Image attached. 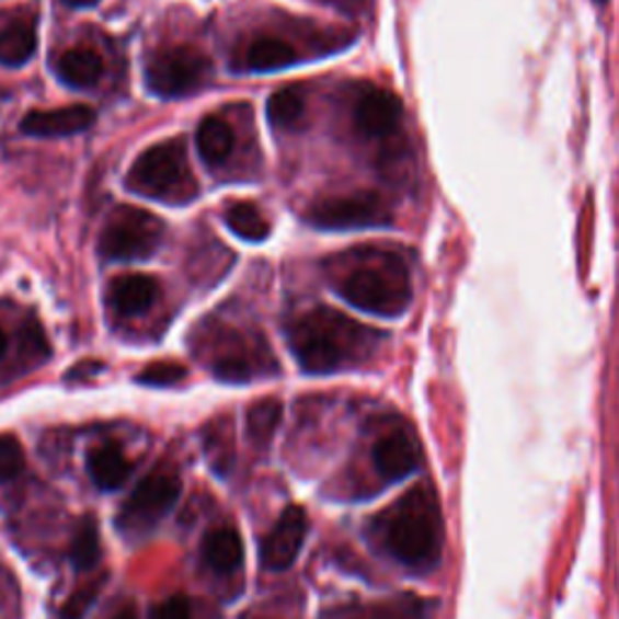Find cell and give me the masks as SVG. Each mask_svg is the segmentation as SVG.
I'll use <instances>...</instances> for the list:
<instances>
[{
    "label": "cell",
    "mask_w": 619,
    "mask_h": 619,
    "mask_svg": "<svg viewBox=\"0 0 619 619\" xmlns=\"http://www.w3.org/2000/svg\"><path fill=\"white\" fill-rule=\"evenodd\" d=\"M376 344L368 326L332 308H314L288 326V346L300 368L324 376L356 364Z\"/></svg>",
    "instance_id": "6da1fadb"
},
{
    "label": "cell",
    "mask_w": 619,
    "mask_h": 619,
    "mask_svg": "<svg viewBox=\"0 0 619 619\" xmlns=\"http://www.w3.org/2000/svg\"><path fill=\"white\" fill-rule=\"evenodd\" d=\"M443 513L431 486H416L385 513L382 542L402 566L426 574L443 557Z\"/></svg>",
    "instance_id": "7a4b0ae2"
},
{
    "label": "cell",
    "mask_w": 619,
    "mask_h": 619,
    "mask_svg": "<svg viewBox=\"0 0 619 619\" xmlns=\"http://www.w3.org/2000/svg\"><path fill=\"white\" fill-rule=\"evenodd\" d=\"M348 306L378 318H400L412 302V278L400 254L364 250L354 254L352 266L336 282Z\"/></svg>",
    "instance_id": "3957f363"
},
{
    "label": "cell",
    "mask_w": 619,
    "mask_h": 619,
    "mask_svg": "<svg viewBox=\"0 0 619 619\" xmlns=\"http://www.w3.org/2000/svg\"><path fill=\"white\" fill-rule=\"evenodd\" d=\"M126 186L138 196L168 204H186L198 194L182 138L156 144L136 158L126 174Z\"/></svg>",
    "instance_id": "277c9868"
},
{
    "label": "cell",
    "mask_w": 619,
    "mask_h": 619,
    "mask_svg": "<svg viewBox=\"0 0 619 619\" xmlns=\"http://www.w3.org/2000/svg\"><path fill=\"white\" fill-rule=\"evenodd\" d=\"M165 223L136 206H116L100 232V254L110 262L148 260L160 248Z\"/></svg>",
    "instance_id": "5b68a950"
},
{
    "label": "cell",
    "mask_w": 619,
    "mask_h": 619,
    "mask_svg": "<svg viewBox=\"0 0 619 619\" xmlns=\"http://www.w3.org/2000/svg\"><path fill=\"white\" fill-rule=\"evenodd\" d=\"M211 76V58L194 46H170L148 58L146 85L158 98H182Z\"/></svg>",
    "instance_id": "8992f818"
},
{
    "label": "cell",
    "mask_w": 619,
    "mask_h": 619,
    "mask_svg": "<svg viewBox=\"0 0 619 619\" xmlns=\"http://www.w3.org/2000/svg\"><path fill=\"white\" fill-rule=\"evenodd\" d=\"M308 223L322 230H358L390 223V211L376 192H354L320 198L306 214Z\"/></svg>",
    "instance_id": "52a82bcc"
},
{
    "label": "cell",
    "mask_w": 619,
    "mask_h": 619,
    "mask_svg": "<svg viewBox=\"0 0 619 619\" xmlns=\"http://www.w3.org/2000/svg\"><path fill=\"white\" fill-rule=\"evenodd\" d=\"M182 494L180 477L168 470H156L148 474L141 484L134 489V494L128 496L124 511L119 513V528L126 530H146L168 516L172 506L177 504Z\"/></svg>",
    "instance_id": "ba28073f"
},
{
    "label": "cell",
    "mask_w": 619,
    "mask_h": 619,
    "mask_svg": "<svg viewBox=\"0 0 619 619\" xmlns=\"http://www.w3.org/2000/svg\"><path fill=\"white\" fill-rule=\"evenodd\" d=\"M308 535V513L300 506H288L282 518L276 520L274 530L262 542V564L268 571H284L294 566L300 554L302 542Z\"/></svg>",
    "instance_id": "9c48e42d"
},
{
    "label": "cell",
    "mask_w": 619,
    "mask_h": 619,
    "mask_svg": "<svg viewBox=\"0 0 619 619\" xmlns=\"http://www.w3.org/2000/svg\"><path fill=\"white\" fill-rule=\"evenodd\" d=\"M354 124L366 138H390L402 126V102L390 90L370 88L358 98Z\"/></svg>",
    "instance_id": "30bf717a"
},
{
    "label": "cell",
    "mask_w": 619,
    "mask_h": 619,
    "mask_svg": "<svg viewBox=\"0 0 619 619\" xmlns=\"http://www.w3.org/2000/svg\"><path fill=\"white\" fill-rule=\"evenodd\" d=\"M98 114L90 104H68L58 110H37L22 116L20 131L34 138H61L83 134L95 124Z\"/></svg>",
    "instance_id": "8fae6325"
},
{
    "label": "cell",
    "mask_w": 619,
    "mask_h": 619,
    "mask_svg": "<svg viewBox=\"0 0 619 619\" xmlns=\"http://www.w3.org/2000/svg\"><path fill=\"white\" fill-rule=\"evenodd\" d=\"M419 460H422V452L409 431H392L372 448V465L388 482H402L409 474H414Z\"/></svg>",
    "instance_id": "7c38bea8"
},
{
    "label": "cell",
    "mask_w": 619,
    "mask_h": 619,
    "mask_svg": "<svg viewBox=\"0 0 619 619\" xmlns=\"http://www.w3.org/2000/svg\"><path fill=\"white\" fill-rule=\"evenodd\" d=\"M156 298H158V284L144 274L116 276L107 290V300L112 310L124 314V318L144 314L146 310H150V306H153Z\"/></svg>",
    "instance_id": "4fadbf2b"
},
{
    "label": "cell",
    "mask_w": 619,
    "mask_h": 619,
    "mask_svg": "<svg viewBox=\"0 0 619 619\" xmlns=\"http://www.w3.org/2000/svg\"><path fill=\"white\" fill-rule=\"evenodd\" d=\"M131 462L116 443H100L88 455V472L102 492H116L126 484V479L131 477Z\"/></svg>",
    "instance_id": "5bb4252c"
},
{
    "label": "cell",
    "mask_w": 619,
    "mask_h": 619,
    "mask_svg": "<svg viewBox=\"0 0 619 619\" xmlns=\"http://www.w3.org/2000/svg\"><path fill=\"white\" fill-rule=\"evenodd\" d=\"M104 64L102 56L85 46H76V49H68L66 54L58 56L56 61V76L61 78V83L76 90H85L90 85H95L102 78Z\"/></svg>",
    "instance_id": "9a60e30c"
},
{
    "label": "cell",
    "mask_w": 619,
    "mask_h": 619,
    "mask_svg": "<svg viewBox=\"0 0 619 619\" xmlns=\"http://www.w3.org/2000/svg\"><path fill=\"white\" fill-rule=\"evenodd\" d=\"M202 554L204 562L214 571H218V574H232V571L242 566L244 559L242 537L232 528H218L204 537Z\"/></svg>",
    "instance_id": "2e32d148"
},
{
    "label": "cell",
    "mask_w": 619,
    "mask_h": 619,
    "mask_svg": "<svg viewBox=\"0 0 619 619\" xmlns=\"http://www.w3.org/2000/svg\"><path fill=\"white\" fill-rule=\"evenodd\" d=\"M196 148L206 165L218 168L223 165L230 158L232 148H236V134H232L230 124L220 119V116H206L196 128Z\"/></svg>",
    "instance_id": "e0dca14e"
},
{
    "label": "cell",
    "mask_w": 619,
    "mask_h": 619,
    "mask_svg": "<svg viewBox=\"0 0 619 619\" xmlns=\"http://www.w3.org/2000/svg\"><path fill=\"white\" fill-rule=\"evenodd\" d=\"M298 61V54L290 44L276 37H262L248 46L244 54V66L254 73H274L284 71V68L294 66Z\"/></svg>",
    "instance_id": "ac0fdd59"
},
{
    "label": "cell",
    "mask_w": 619,
    "mask_h": 619,
    "mask_svg": "<svg viewBox=\"0 0 619 619\" xmlns=\"http://www.w3.org/2000/svg\"><path fill=\"white\" fill-rule=\"evenodd\" d=\"M34 51H37V30L30 22L18 20L0 30V66H25Z\"/></svg>",
    "instance_id": "d6986e66"
},
{
    "label": "cell",
    "mask_w": 619,
    "mask_h": 619,
    "mask_svg": "<svg viewBox=\"0 0 619 619\" xmlns=\"http://www.w3.org/2000/svg\"><path fill=\"white\" fill-rule=\"evenodd\" d=\"M284 416V404L266 397V400L254 402L248 409V438L254 448H266L268 440L274 438L278 424Z\"/></svg>",
    "instance_id": "ffe728a7"
},
{
    "label": "cell",
    "mask_w": 619,
    "mask_h": 619,
    "mask_svg": "<svg viewBox=\"0 0 619 619\" xmlns=\"http://www.w3.org/2000/svg\"><path fill=\"white\" fill-rule=\"evenodd\" d=\"M226 223L238 238L248 242H264L268 238V232H272V226H268L264 214L250 202H238L228 206Z\"/></svg>",
    "instance_id": "44dd1931"
},
{
    "label": "cell",
    "mask_w": 619,
    "mask_h": 619,
    "mask_svg": "<svg viewBox=\"0 0 619 619\" xmlns=\"http://www.w3.org/2000/svg\"><path fill=\"white\" fill-rule=\"evenodd\" d=\"M302 114H306V100L296 88L276 90L266 102V116L276 128H296Z\"/></svg>",
    "instance_id": "7402d4cb"
},
{
    "label": "cell",
    "mask_w": 619,
    "mask_h": 619,
    "mask_svg": "<svg viewBox=\"0 0 619 619\" xmlns=\"http://www.w3.org/2000/svg\"><path fill=\"white\" fill-rule=\"evenodd\" d=\"M100 532L95 518H83L71 542V562L78 571L95 569L100 562Z\"/></svg>",
    "instance_id": "603a6c76"
},
{
    "label": "cell",
    "mask_w": 619,
    "mask_h": 619,
    "mask_svg": "<svg viewBox=\"0 0 619 619\" xmlns=\"http://www.w3.org/2000/svg\"><path fill=\"white\" fill-rule=\"evenodd\" d=\"M102 586H104V576L85 583L83 588H78V591L71 595V598H68V600L64 603L61 612H58V619H83V617L88 615L90 607L95 605Z\"/></svg>",
    "instance_id": "cb8c5ba5"
},
{
    "label": "cell",
    "mask_w": 619,
    "mask_h": 619,
    "mask_svg": "<svg viewBox=\"0 0 619 619\" xmlns=\"http://www.w3.org/2000/svg\"><path fill=\"white\" fill-rule=\"evenodd\" d=\"M186 378V368L182 364H172V360H160V364H150L138 372V382L150 385V388H172Z\"/></svg>",
    "instance_id": "d4e9b609"
},
{
    "label": "cell",
    "mask_w": 619,
    "mask_h": 619,
    "mask_svg": "<svg viewBox=\"0 0 619 619\" xmlns=\"http://www.w3.org/2000/svg\"><path fill=\"white\" fill-rule=\"evenodd\" d=\"M22 467H25V452H22L20 440L10 434L0 436V482L15 479Z\"/></svg>",
    "instance_id": "484cf974"
},
{
    "label": "cell",
    "mask_w": 619,
    "mask_h": 619,
    "mask_svg": "<svg viewBox=\"0 0 619 619\" xmlns=\"http://www.w3.org/2000/svg\"><path fill=\"white\" fill-rule=\"evenodd\" d=\"M214 376L230 385H242L252 378V368L248 364V358H242L238 354H226V356L216 358Z\"/></svg>",
    "instance_id": "4316f807"
},
{
    "label": "cell",
    "mask_w": 619,
    "mask_h": 619,
    "mask_svg": "<svg viewBox=\"0 0 619 619\" xmlns=\"http://www.w3.org/2000/svg\"><path fill=\"white\" fill-rule=\"evenodd\" d=\"M150 619H192V605L184 595H172L153 607Z\"/></svg>",
    "instance_id": "83f0119b"
},
{
    "label": "cell",
    "mask_w": 619,
    "mask_h": 619,
    "mask_svg": "<svg viewBox=\"0 0 619 619\" xmlns=\"http://www.w3.org/2000/svg\"><path fill=\"white\" fill-rule=\"evenodd\" d=\"M112 619H138V615H136L134 607H122L119 612L112 615Z\"/></svg>",
    "instance_id": "f1b7e54d"
},
{
    "label": "cell",
    "mask_w": 619,
    "mask_h": 619,
    "mask_svg": "<svg viewBox=\"0 0 619 619\" xmlns=\"http://www.w3.org/2000/svg\"><path fill=\"white\" fill-rule=\"evenodd\" d=\"M66 3L73 8H92V5H98L100 0H66Z\"/></svg>",
    "instance_id": "f546056e"
},
{
    "label": "cell",
    "mask_w": 619,
    "mask_h": 619,
    "mask_svg": "<svg viewBox=\"0 0 619 619\" xmlns=\"http://www.w3.org/2000/svg\"><path fill=\"white\" fill-rule=\"evenodd\" d=\"M5 348H8V336H5L3 330H0V356L5 354Z\"/></svg>",
    "instance_id": "4dcf8cb0"
},
{
    "label": "cell",
    "mask_w": 619,
    "mask_h": 619,
    "mask_svg": "<svg viewBox=\"0 0 619 619\" xmlns=\"http://www.w3.org/2000/svg\"><path fill=\"white\" fill-rule=\"evenodd\" d=\"M595 3H605V0H595Z\"/></svg>",
    "instance_id": "1f68e13d"
}]
</instances>
